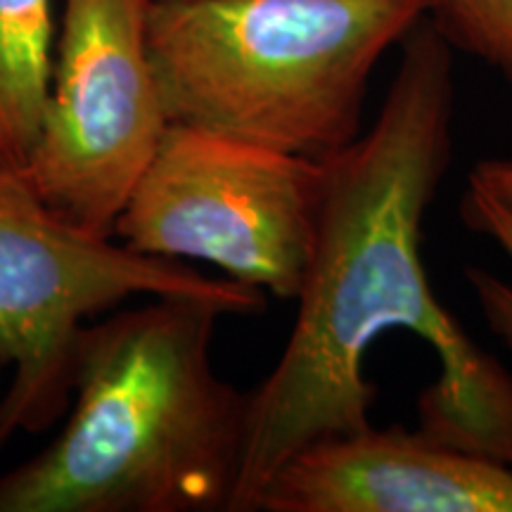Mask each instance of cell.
<instances>
[{"instance_id":"cell-1","label":"cell","mask_w":512,"mask_h":512,"mask_svg":"<svg viewBox=\"0 0 512 512\" xmlns=\"http://www.w3.org/2000/svg\"><path fill=\"white\" fill-rule=\"evenodd\" d=\"M453 112L451 38L420 22L373 124L325 159L316 249L290 339L249 394L228 512H254L302 448L373 425L366 358L396 330L437 358V380L418 396V430L512 467V373L439 302L422 259V226L453 155Z\"/></svg>"},{"instance_id":"cell-2","label":"cell","mask_w":512,"mask_h":512,"mask_svg":"<svg viewBox=\"0 0 512 512\" xmlns=\"http://www.w3.org/2000/svg\"><path fill=\"white\" fill-rule=\"evenodd\" d=\"M223 316L207 299L150 297L88 323L60 432L0 475V512L228 510L249 394L216 373Z\"/></svg>"},{"instance_id":"cell-3","label":"cell","mask_w":512,"mask_h":512,"mask_svg":"<svg viewBox=\"0 0 512 512\" xmlns=\"http://www.w3.org/2000/svg\"><path fill=\"white\" fill-rule=\"evenodd\" d=\"M437 0H152L169 124L311 159L363 133L370 76Z\"/></svg>"},{"instance_id":"cell-4","label":"cell","mask_w":512,"mask_h":512,"mask_svg":"<svg viewBox=\"0 0 512 512\" xmlns=\"http://www.w3.org/2000/svg\"><path fill=\"white\" fill-rule=\"evenodd\" d=\"M133 297H197L228 316L266 309L264 292L86 233L0 162V451L62 418L83 328Z\"/></svg>"},{"instance_id":"cell-5","label":"cell","mask_w":512,"mask_h":512,"mask_svg":"<svg viewBox=\"0 0 512 512\" xmlns=\"http://www.w3.org/2000/svg\"><path fill=\"white\" fill-rule=\"evenodd\" d=\"M325 159L169 124L114 226V240L294 302L316 249Z\"/></svg>"},{"instance_id":"cell-6","label":"cell","mask_w":512,"mask_h":512,"mask_svg":"<svg viewBox=\"0 0 512 512\" xmlns=\"http://www.w3.org/2000/svg\"><path fill=\"white\" fill-rule=\"evenodd\" d=\"M152 0H64L48 100L22 174L86 233L112 238L162 143L166 117L147 41Z\"/></svg>"},{"instance_id":"cell-7","label":"cell","mask_w":512,"mask_h":512,"mask_svg":"<svg viewBox=\"0 0 512 512\" xmlns=\"http://www.w3.org/2000/svg\"><path fill=\"white\" fill-rule=\"evenodd\" d=\"M256 510L512 512V467L420 430L368 425L294 453Z\"/></svg>"},{"instance_id":"cell-8","label":"cell","mask_w":512,"mask_h":512,"mask_svg":"<svg viewBox=\"0 0 512 512\" xmlns=\"http://www.w3.org/2000/svg\"><path fill=\"white\" fill-rule=\"evenodd\" d=\"M53 0H0V162L22 169L48 100Z\"/></svg>"},{"instance_id":"cell-9","label":"cell","mask_w":512,"mask_h":512,"mask_svg":"<svg viewBox=\"0 0 512 512\" xmlns=\"http://www.w3.org/2000/svg\"><path fill=\"white\" fill-rule=\"evenodd\" d=\"M460 216H463L467 228L494 242L512 264L510 207H505L503 202H498L494 195L477 188V185L467 183L463 204H460ZM465 283L470 285L484 323L512 351V283L479 266L465 268Z\"/></svg>"},{"instance_id":"cell-10","label":"cell","mask_w":512,"mask_h":512,"mask_svg":"<svg viewBox=\"0 0 512 512\" xmlns=\"http://www.w3.org/2000/svg\"><path fill=\"white\" fill-rule=\"evenodd\" d=\"M441 29L512 83V0H437Z\"/></svg>"},{"instance_id":"cell-11","label":"cell","mask_w":512,"mask_h":512,"mask_svg":"<svg viewBox=\"0 0 512 512\" xmlns=\"http://www.w3.org/2000/svg\"><path fill=\"white\" fill-rule=\"evenodd\" d=\"M467 183L477 185V188L489 192L498 202L512 209V155L489 157L477 162L470 169Z\"/></svg>"}]
</instances>
